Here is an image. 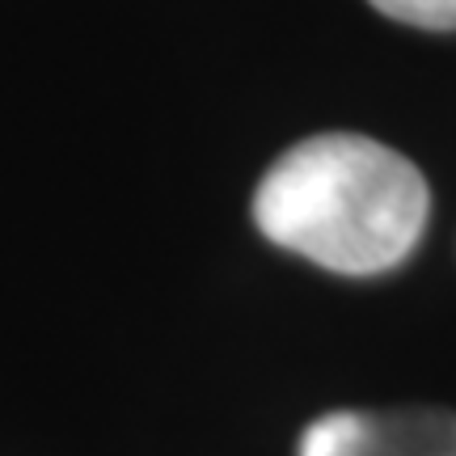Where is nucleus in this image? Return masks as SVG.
I'll return each instance as SVG.
<instances>
[{"label":"nucleus","mask_w":456,"mask_h":456,"mask_svg":"<svg viewBox=\"0 0 456 456\" xmlns=\"http://www.w3.org/2000/svg\"><path fill=\"white\" fill-rule=\"evenodd\" d=\"M427 216L431 186L419 165L351 131L292 144L254 191V224L266 241L346 279L402 266L423 241Z\"/></svg>","instance_id":"nucleus-1"},{"label":"nucleus","mask_w":456,"mask_h":456,"mask_svg":"<svg viewBox=\"0 0 456 456\" xmlns=\"http://www.w3.org/2000/svg\"><path fill=\"white\" fill-rule=\"evenodd\" d=\"M296 456H456V410H326L300 431Z\"/></svg>","instance_id":"nucleus-2"},{"label":"nucleus","mask_w":456,"mask_h":456,"mask_svg":"<svg viewBox=\"0 0 456 456\" xmlns=\"http://www.w3.org/2000/svg\"><path fill=\"white\" fill-rule=\"evenodd\" d=\"M372 4L414 30H456V0H372Z\"/></svg>","instance_id":"nucleus-3"}]
</instances>
